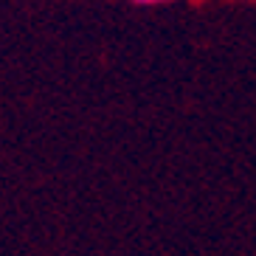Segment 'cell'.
<instances>
[{"label": "cell", "mask_w": 256, "mask_h": 256, "mask_svg": "<svg viewBox=\"0 0 256 256\" xmlns=\"http://www.w3.org/2000/svg\"><path fill=\"white\" fill-rule=\"evenodd\" d=\"M138 6H166V3H174V0H132Z\"/></svg>", "instance_id": "1"}]
</instances>
